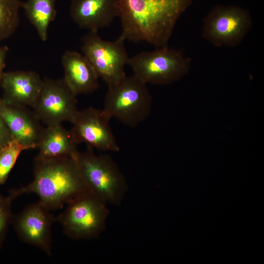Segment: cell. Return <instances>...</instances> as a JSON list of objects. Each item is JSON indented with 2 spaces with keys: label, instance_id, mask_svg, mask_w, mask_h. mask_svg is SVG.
Masks as SVG:
<instances>
[{
  "label": "cell",
  "instance_id": "obj_2",
  "mask_svg": "<svg viewBox=\"0 0 264 264\" xmlns=\"http://www.w3.org/2000/svg\"><path fill=\"white\" fill-rule=\"evenodd\" d=\"M86 191L75 157L63 156L36 157L32 181L9 193L15 198L24 194L35 193L39 201L52 210L62 208Z\"/></svg>",
  "mask_w": 264,
  "mask_h": 264
},
{
  "label": "cell",
  "instance_id": "obj_3",
  "mask_svg": "<svg viewBox=\"0 0 264 264\" xmlns=\"http://www.w3.org/2000/svg\"><path fill=\"white\" fill-rule=\"evenodd\" d=\"M93 149L88 147L75 157L86 188L107 203L120 205L128 188L125 177L109 155H96Z\"/></svg>",
  "mask_w": 264,
  "mask_h": 264
},
{
  "label": "cell",
  "instance_id": "obj_17",
  "mask_svg": "<svg viewBox=\"0 0 264 264\" xmlns=\"http://www.w3.org/2000/svg\"><path fill=\"white\" fill-rule=\"evenodd\" d=\"M56 0H27L22 2L21 8L40 39L45 42L49 26L57 15Z\"/></svg>",
  "mask_w": 264,
  "mask_h": 264
},
{
  "label": "cell",
  "instance_id": "obj_13",
  "mask_svg": "<svg viewBox=\"0 0 264 264\" xmlns=\"http://www.w3.org/2000/svg\"><path fill=\"white\" fill-rule=\"evenodd\" d=\"M69 14L82 28L98 32L119 17L118 0H70Z\"/></svg>",
  "mask_w": 264,
  "mask_h": 264
},
{
  "label": "cell",
  "instance_id": "obj_9",
  "mask_svg": "<svg viewBox=\"0 0 264 264\" xmlns=\"http://www.w3.org/2000/svg\"><path fill=\"white\" fill-rule=\"evenodd\" d=\"M77 95L64 79L46 78L32 108L39 120L46 126L71 122L78 110Z\"/></svg>",
  "mask_w": 264,
  "mask_h": 264
},
{
  "label": "cell",
  "instance_id": "obj_7",
  "mask_svg": "<svg viewBox=\"0 0 264 264\" xmlns=\"http://www.w3.org/2000/svg\"><path fill=\"white\" fill-rule=\"evenodd\" d=\"M252 26L247 9L235 5L214 6L203 21L202 37L215 46L240 45Z\"/></svg>",
  "mask_w": 264,
  "mask_h": 264
},
{
  "label": "cell",
  "instance_id": "obj_14",
  "mask_svg": "<svg viewBox=\"0 0 264 264\" xmlns=\"http://www.w3.org/2000/svg\"><path fill=\"white\" fill-rule=\"evenodd\" d=\"M39 75L33 71L4 72L1 83L4 102L33 108L43 85Z\"/></svg>",
  "mask_w": 264,
  "mask_h": 264
},
{
  "label": "cell",
  "instance_id": "obj_20",
  "mask_svg": "<svg viewBox=\"0 0 264 264\" xmlns=\"http://www.w3.org/2000/svg\"><path fill=\"white\" fill-rule=\"evenodd\" d=\"M15 199L9 193L7 197L0 194V249L3 245L9 225L12 223L14 215L11 211V204Z\"/></svg>",
  "mask_w": 264,
  "mask_h": 264
},
{
  "label": "cell",
  "instance_id": "obj_10",
  "mask_svg": "<svg viewBox=\"0 0 264 264\" xmlns=\"http://www.w3.org/2000/svg\"><path fill=\"white\" fill-rule=\"evenodd\" d=\"M110 120L103 109L89 107L78 110L69 131L77 145L84 143L93 149L118 152L120 148L110 127Z\"/></svg>",
  "mask_w": 264,
  "mask_h": 264
},
{
  "label": "cell",
  "instance_id": "obj_22",
  "mask_svg": "<svg viewBox=\"0 0 264 264\" xmlns=\"http://www.w3.org/2000/svg\"><path fill=\"white\" fill-rule=\"evenodd\" d=\"M9 51V48L6 46H0V90L1 89V83L3 69L5 66V60Z\"/></svg>",
  "mask_w": 264,
  "mask_h": 264
},
{
  "label": "cell",
  "instance_id": "obj_19",
  "mask_svg": "<svg viewBox=\"0 0 264 264\" xmlns=\"http://www.w3.org/2000/svg\"><path fill=\"white\" fill-rule=\"evenodd\" d=\"M27 149L14 138L0 149V185L6 181L20 154Z\"/></svg>",
  "mask_w": 264,
  "mask_h": 264
},
{
  "label": "cell",
  "instance_id": "obj_6",
  "mask_svg": "<svg viewBox=\"0 0 264 264\" xmlns=\"http://www.w3.org/2000/svg\"><path fill=\"white\" fill-rule=\"evenodd\" d=\"M191 62L182 50L167 45L129 57L127 65L133 75L145 84L166 85L187 73Z\"/></svg>",
  "mask_w": 264,
  "mask_h": 264
},
{
  "label": "cell",
  "instance_id": "obj_1",
  "mask_svg": "<svg viewBox=\"0 0 264 264\" xmlns=\"http://www.w3.org/2000/svg\"><path fill=\"white\" fill-rule=\"evenodd\" d=\"M193 0H118L121 35L134 43L167 46L174 27Z\"/></svg>",
  "mask_w": 264,
  "mask_h": 264
},
{
  "label": "cell",
  "instance_id": "obj_16",
  "mask_svg": "<svg viewBox=\"0 0 264 264\" xmlns=\"http://www.w3.org/2000/svg\"><path fill=\"white\" fill-rule=\"evenodd\" d=\"M70 131L61 124L46 126L37 148L36 157L51 158L67 156L75 157L79 151Z\"/></svg>",
  "mask_w": 264,
  "mask_h": 264
},
{
  "label": "cell",
  "instance_id": "obj_5",
  "mask_svg": "<svg viewBox=\"0 0 264 264\" xmlns=\"http://www.w3.org/2000/svg\"><path fill=\"white\" fill-rule=\"evenodd\" d=\"M107 204L98 197L86 191L69 202L56 220L70 239H95L106 227L109 215Z\"/></svg>",
  "mask_w": 264,
  "mask_h": 264
},
{
  "label": "cell",
  "instance_id": "obj_21",
  "mask_svg": "<svg viewBox=\"0 0 264 264\" xmlns=\"http://www.w3.org/2000/svg\"><path fill=\"white\" fill-rule=\"evenodd\" d=\"M13 137L0 114V149L8 143Z\"/></svg>",
  "mask_w": 264,
  "mask_h": 264
},
{
  "label": "cell",
  "instance_id": "obj_11",
  "mask_svg": "<svg viewBox=\"0 0 264 264\" xmlns=\"http://www.w3.org/2000/svg\"><path fill=\"white\" fill-rule=\"evenodd\" d=\"M50 211L39 201L14 215L12 223L21 240L48 255L51 254V228L56 220Z\"/></svg>",
  "mask_w": 264,
  "mask_h": 264
},
{
  "label": "cell",
  "instance_id": "obj_12",
  "mask_svg": "<svg viewBox=\"0 0 264 264\" xmlns=\"http://www.w3.org/2000/svg\"><path fill=\"white\" fill-rule=\"evenodd\" d=\"M0 114L13 138L28 149L38 147L45 128L33 110L26 106L6 103L0 98Z\"/></svg>",
  "mask_w": 264,
  "mask_h": 264
},
{
  "label": "cell",
  "instance_id": "obj_8",
  "mask_svg": "<svg viewBox=\"0 0 264 264\" xmlns=\"http://www.w3.org/2000/svg\"><path fill=\"white\" fill-rule=\"evenodd\" d=\"M125 40L121 35L115 41H105L97 32L93 31H89L82 38L83 55L99 78L108 86L118 82L126 75L125 67L129 57L125 47Z\"/></svg>",
  "mask_w": 264,
  "mask_h": 264
},
{
  "label": "cell",
  "instance_id": "obj_18",
  "mask_svg": "<svg viewBox=\"0 0 264 264\" xmlns=\"http://www.w3.org/2000/svg\"><path fill=\"white\" fill-rule=\"evenodd\" d=\"M20 0H0V42L11 36L20 22Z\"/></svg>",
  "mask_w": 264,
  "mask_h": 264
},
{
  "label": "cell",
  "instance_id": "obj_4",
  "mask_svg": "<svg viewBox=\"0 0 264 264\" xmlns=\"http://www.w3.org/2000/svg\"><path fill=\"white\" fill-rule=\"evenodd\" d=\"M146 85L132 75L108 86L103 110L110 119L130 127L137 126L150 113L152 96Z\"/></svg>",
  "mask_w": 264,
  "mask_h": 264
},
{
  "label": "cell",
  "instance_id": "obj_15",
  "mask_svg": "<svg viewBox=\"0 0 264 264\" xmlns=\"http://www.w3.org/2000/svg\"><path fill=\"white\" fill-rule=\"evenodd\" d=\"M61 62L64 70L63 79L76 95L92 93L98 88L99 78L83 54L66 50Z\"/></svg>",
  "mask_w": 264,
  "mask_h": 264
}]
</instances>
